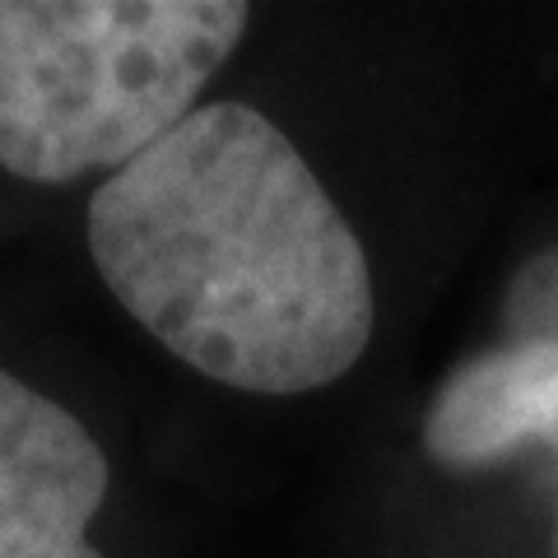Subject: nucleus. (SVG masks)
Returning <instances> with one entry per match:
<instances>
[{"mask_svg":"<svg viewBox=\"0 0 558 558\" xmlns=\"http://www.w3.org/2000/svg\"><path fill=\"white\" fill-rule=\"evenodd\" d=\"M89 256L168 354L233 391H322L373 340L359 233L252 102H201L112 172L89 201Z\"/></svg>","mask_w":558,"mask_h":558,"instance_id":"obj_1","label":"nucleus"},{"mask_svg":"<svg viewBox=\"0 0 558 558\" xmlns=\"http://www.w3.org/2000/svg\"><path fill=\"white\" fill-rule=\"evenodd\" d=\"M247 24L242 0H0V168L112 178L201 108Z\"/></svg>","mask_w":558,"mask_h":558,"instance_id":"obj_2","label":"nucleus"},{"mask_svg":"<svg viewBox=\"0 0 558 558\" xmlns=\"http://www.w3.org/2000/svg\"><path fill=\"white\" fill-rule=\"evenodd\" d=\"M108 484L94 433L0 368V558H102L89 521Z\"/></svg>","mask_w":558,"mask_h":558,"instance_id":"obj_3","label":"nucleus"},{"mask_svg":"<svg viewBox=\"0 0 558 558\" xmlns=\"http://www.w3.org/2000/svg\"><path fill=\"white\" fill-rule=\"evenodd\" d=\"M558 438V322L526 326L512 344L451 373L424 418V447L451 470L498 465Z\"/></svg>","mask_w":558,"mask_h":558,"instance_id":"obj_4","label":"nucleus"}]
</instances>
